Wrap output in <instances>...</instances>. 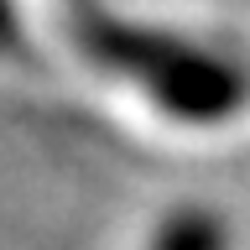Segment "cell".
<instances>
[{
    "instance_id": "1",
    "label": "cell",
    "mask_w": 250,
    "mask_h": 250,
    "mask_svg": "<svg viewBox=\"0 0 250 250\" xmlns=\"http://www.w3.org/2000/svg\"><path fill=\"white\" fill-rule=\"evenodd\" d=\"M83 42L99 62L130 73L177 120H219L250 99V73L203 47H183L172 37H141L115 21H89Z\"/></svg>"
},
{
    "instance_id": "2",
    "label": "cell",
    "mask_w": 250,
    "mask_h": 250,
    "mask_svg": "<svg viewBox=\"0 0 250 250\" xmlns=\"http://www.w3.org/2000/svg\"><path fill=\"white\" fill-rule=\"evenodd\" d=\"M151 250H224V224L214 214H203V208H188L172 224H162Z\"/></svg>"
},
{
    "instance_id": "3",
    "label": "cell",
    "mask_w": 250,
    "mask_h": 250,
    "mask_svg": "<svg viewBox=\"0 0 250 250\" xmlns=\"http://www.w3.org/2000/svg\"><path fill=\"white\" fill-rule=\"evenodd\" d=\"M16 42V16H11V0H0V47Z\"/></svg>"
}]
</instances>
